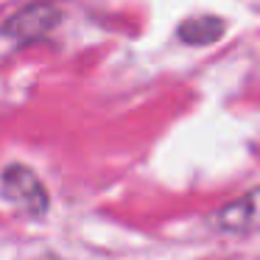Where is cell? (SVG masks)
<instances>
[{
	"label": "cell",
	"instance_id": "cell-2",
	"mask_svg": "<svg viewBox=\"0 0 260 260\" xmlns=\"http://www.w3.org/2000/svg\"><path fill=\"white\" fill-rule=\"evenodd\" d=\"M0 190H3L6 202H12L17 210H23L25 215H34V218L45 215L51 207L45 185L28 165H9L0 176Z\"/></svg>",
	"mask_w": 260,
	"mask_h": 260
},
{
	"label": "cell",
	"instance_id": "cell-1",
	"mask_svg": "<svg viewBox=\"0 0 260 260\" xmlns=\"http://www.w3.org/2000/svg\"><path fill=\"white\" fill-rule=\"evenodd\" d=\"M62 20V12L53 0H34L28 6H23L20 12H14L6 23L0 25V37L25 45V42H37L42 37H48Z\"/></svg>",
	"mask_w": 260,
	"mask_h": 260
},
{
	"label": "cell",
	"instance_id": "cell-3",
	"mask_svg": "<svg viewBox=\"0 0 260 260\" xmlns=\"http://www.w3.org/2000/svg\"><path fill=\"white\" fill-rule=\"evenodd\" d=\"M254 207H257V190H249L238 202H230L221 210L210 213V224L226 235H249V232H254V224H257V210Z\"/></svg>",
	"mask_w": 260,
	"mask_h": 260
},
{
	"label": "cell",
	"instance_id": "cell-4",
	"mask_svg": "<svg viewBox=\"0 0 260 260\" xmlns=\"http://www.w3.org/2000/svg\"><path fill=\"white\" fill-rule=\"evenodd\" d=\"M226 23L221 17H213V14H204V17H190L179 25L176 37H179L185 45H213L224 37Z\"/></svg>",
	"mask_w": 260,
	"mask_h": 260
}]
</instances>
